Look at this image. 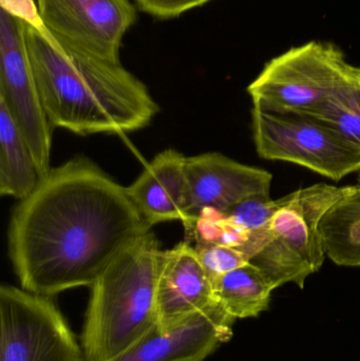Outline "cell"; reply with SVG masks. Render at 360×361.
<instances>
[{"label": "cell", "mask_w": 360, "mask_h": 361, "mask_svg": "<svg viewBox=\"0 0 360 361\" xmlns=\"http://www.w3.org/2000/svg\"><path fill=\"white\" fill-rule=\"evenodd\" d=\"M46 31L61 44L120 63L123 38L137 21L130 0H37Z\"/></svg>", "instance_id": "9c48e42d"}, {"label": "cell", "mask_w": 360, "mask_h": 361, "mask_svg": "<svg viewBox=\"0 0 360 361\" xmlns=\"http://www.w3.org/2000/svg\"><path fill=\"white\" fill-rule=\"evenodd\" d=\"M40 180L29 144L0 102V193L21 201L35 190Z\"/></svg>", "instance_id": "5bb4252c"}, {"label": "cell", "mask_w": 360, "mask_h": 361, "mask_svg": "<svg viewBox=\"0 0 360 361\" xmlns=\"http://www.w3.org/2000/svg\"><path fill=\"white\" fill-rule=\"evenodd\" d=\"M150 229L126 187L88 159L75 158L51 169L15 207L8 255L23 290L52 297L90 288Z\"/></svg>", "instance_id": "6da1fadb"}, {"label": "cell", "mask_w": 360, "mask_h": 361, "mask_svg": "<svg viewBox=\"0 0 360 361\" xmlns=\"http://www.w3.org/2000/svg\"><path fill=\"white\" fill-rule=\"evenodd\" d=\"M213 286L190 242L162 250L156 286L158 328L167 333L215 307Z\"/></svg>", "instance_id": "8fae6325"}, {"label": "cell", "mask_w": 360, "mask_h": 361, "mask_svg": "<svg viewBox=\"0 0 360 361\" xmlns=\"http://www.w3.org/2000/svg\"><path fill=\"white\" fill-rule=\"evenodd\" d=\"M252 130L264 160L299 165L336 182L360 171L359 148L310 114L253 106Z\"/></svg>", "instance_id": "8992f818"}, {"label": "cell", "mask_w": 360, "mask_h": 361, "mask_svg": "<svg viewBox=\"0 0 360 361\" xmlns=\"http://www.w3.org/2000/svg\"><path fill=\"white\" fill-rule=\"evenodd\" d=\"M0 10L10 13L13 16L23 20L25 25L44 27L39 10L33 0H0Z\"/></svg>", "instance_id": "44dd1931"}, {"label": "cell", "mask_w": 360, "mask_h": 361, "mask_svg": "<svg viewBox=\"0 0 360 361\" xmlns=\"http://www.w3.org/2000/svg\"><path fill=\"white\" fill-rule=\"evenodd\" d=\"M353 65L332 42L294 47L266 63L247 87L253 106L312 114L347 80Z\"/></svg>", "instance_id": "5b68a950"}, {"label": "cell", "mask_w": 360, "mask_h": 361, "mask_svg": "<svg viewBox=\"0 0 360 361\" xmlns=\"http://www.w3.org/2000/svg\"><path fill=\"white\" fill-rule=\"evenodd\" d=\"M213 286L216 302L236 320L268 311L274 290L251 263L213 280Z\"/></svg>", "instance_id": "9a60e30c"}, {"label": "cell", "mask_w": 360, "mask_h": 361, "mask_svg": "<svg viewBox=\"0 0 360 361\" xmlns=\"http://www.w3.org/2000/svg\"><path fill=\"white\" fill-rule=\"evenodd\" d=\"M321 233L327 258L338 267H360V187L325 214Z\"/></svg>", "instance_id": "2e32d148"}, {"label": "cell", "mask_w": 360, "mask_h": 361, "mask_svg": "<svg viewBox=\"0 0 360 361\" xmlns=\"http://www.w3.org/2000/svg\"><path fill=\"white\" fill-rule=\"evenodd\" d=\"M25 40L53 128L120 135L145 128L160 111L147 87L120 63L61 44L44 27L25 25Z\"/></svg>", "instance_id": "7a4b0ae2"}, {"label": "cell", "mask_w": 360, "mask_h": 361, "mask_svg": "<svg viewBox=\"0 0 360 361\" xmlns=\"http://www.w3.org/2000/svg\"><path fill=\"white\" fill-rule=\"evenodd\" d=\"M353 188L318 183L280 197L270 224L258 233L257 248L249 262L273 290L287 283L304 288L306 279L321 269L327 258L321 221Z\"/></svg>", "instance_id": "277c9868"}, {"label": "cell", "mask_w": 360, "mask_h": 361, "mask_svg": "<svg viewBox=\"0 0 360 361\" xmlns=\"http://www.w3.org/2000/svg\"><path fill=\"white\" fill-rule=\"evenodd\" d=\"M139 10L159 19L179 17L192 8L204 6L211 0H135Z\"/></svg>", "instance_id": "ffe728a7"}, {"label": "cell", "mask_w": 360, "mask_h": 361, "mask_svg": "<svg viewBox=\"0 0 360 361\" xmlns=\"http://www.w3.org/2000/svg\"><path fill=\"white\" fill-rule=\"evenodd\" d=\"M279 206L280 199H272L271 195H256L243 200L223 214L228 220L251 233L266 228Z\"/></svg>", "instance_id": "ac0fdd59"}, {"label": "cell", "mask_w": 360, "mask_h": 361, "mask_svg": "<svg viewBox=\"0 0 360 361\" xmlns=\"http://www.w3.org/2000/svg\"><path fill=\"white\" fill-rule=\"evenodd\" d=\"M186 233L202 210L225 212L243 200L271 195L273 175L266 169L237 162L219 152L187 157Z\"/></svg>", "instance_id": "30bf717a"}, {"label": "cell", "mask_w": 360, "mask_h": 361, "mask_svg": "<svg viewBox=\"0 0 360 361\" xmlns=\"http://www.w3.org/2000/svg\"><path fill=\"white\" fill-rule=\"evenodd\" d=\"M199 259L211 282L249 263V258L239 246H194Z\"/></svg>", "instance_id": "d6986e66"}, {"label": "cell", "mask_w": 360, "mask_h": 361, "mask_svg": "<svg viewBox=\"0 0 360 361\" xmlns=\"http://www.w3.org/2000/svg\"><path fill=\"white\" fill-rule=\"evenodd\" d=\"M310 116L335 129L360 149V67L352 71L342 86Z\"/></svg>", "instance_id": "e0dca14e"}, {"label": "cell", "mask_w": 360, "mask_h": 361, "mask_svg": "<svg viewBox=\"0 0 360 361\" xmlns=\"http://www.w3.org/2000/svg\"><path fill=\"white\" fill-rule=\"evenodd\" d=\"M162 250L149 231L124 248L90 286L80 345L85 361H109L158 326Z\"/></svg>", "instance_id": "3957f363"}, {"label": "cell", "mask_w": 360, "mask_h": 361, "mask_svg": "<svg viewBox=\"0 0 360 361\" xmlns=\"http://www.w3.org/2000/svg\"><path fill=\"white\" fill-rule=\"evenodd\" d=\"M0 361H85L78 343L51 297L2 284Z\"/></svg>", "instance_id": "52a82bcc"}, {"label": "cell", "mask_w": 360, "mask_h": 361, "mask_svg": "<svg viewBox=\"0 0 360 361\" xmlns=\"http://www.w3.org/2000/svg\"><path fill=\"white\" fill-rule=\"evenodd\" d=\"M235 319L219 305L167 333L158 326L109 361H204L232 337Z\"/></svg>", "instance_id": "7c38bea8"}, {"label": "cell", "mask_w": 360, "mask_h": 361, "mask_svg": "<svg viewBox=\"0 0 360 361\" xmlns=\"http://www.w3.org/2000/svg\"><path fill=\"white\" fill-rule=\"evenodd\" d=\"M357 186L360 187V175H359V179H357Z\"/></svg>", "instance_id": "7402d4cb"}, {"label": "cell", "mask_w": 360, "mask_h": 361, "mask_svg": "<svg viewBox=\"0 0 360 361\" xmlns=\"http://www.w3.org/2000/svg\"><path fill=\"white\" fill-rule=\"evenodd\" d=\"M186 158L177 150H164L126 187L131 201L150 227L167 221L185 222Z\"/></svg>", "instance_id": "4fadbf2b"}, {"label": "cell", "mask_w": 360, "mask_h": 361, "mask_svg": "<svg viewBox=\"0 0 360 361\" xmlns=\"http://www.w3.org/2000/svg\"><path fill=\"white\" fill-rule=\"evenodd\" d=\"M0 102L29 144L42 179L52 169L53 127L27 52L25 23L4 10H0Z\"/></svg>", "instance_id": "ba28073f"}]
</instances>
